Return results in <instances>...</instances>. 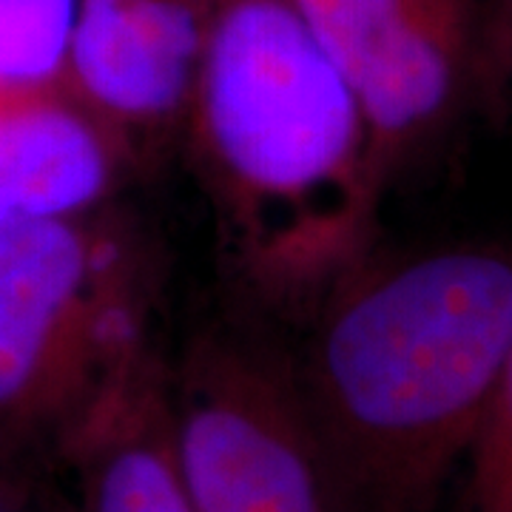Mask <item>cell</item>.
Here are the masks:
<instances>
[{
  "instance_id": "6da1fadb",
  "label": "cell",
  "mask_w": 512,
  "mask_h": 512,
  "mask_svg": "<svg viewBox=\"0 0 512 512\" xmlns=\"http://www.w3.org/2000/svg\"><path fill=\"white\" fill-rule=\"evenodd\" d=\"M305 316L293 376L339 512H433L512 345V248L370 251Z\"/></svg>"
},
{
  "instance_id": "7a4b0ae2",
  "label": "cell",
  "mask_w": 512,
  "mask_h": 512,
  "mask_svg": "<svg viewBox=\"0 0 512 512\" xmlns=\"http://www.w3.org/2000/svg\"><path fill=\"white\" fill-rule=\"evenodd\" d=\"M180 140L256 296L308 313L373 251L384 188L365 120L293 0H208Z\"/></svg>"
},
{
  "instance_id": "3957f363",
  "label": "cell",
  "mask_w": 512,
  "mask_h": 512,
  "mask_svg": "<svg viewBox=\"0 0 512 512\" xmlns=\"http://www.w3.org/2000/svg\"><path fill=\"white\" fill-rule=\"evenodd\" d=\"M157 262L114 208L0 234V473L57 456L77 421L148 350Z\"/></svg>"
},
{
  "instance_id": "277c9868",
  "label": "cell",
  "mask_w": 512,
  "mask_h": 512,
  "mask_svg": "<svg viewBox=\"0 0 512 512\" xmlns=\"http://www.w3.org/2000/svg\"><path fill=\"white\" fill-rule=\"evenodd\" d=\"M168 424L194 512H339L291 356L254 333L188 342L168 365Z\"/></svg>"
},
{
  "instance_id": "5b68a950",
  "label": "cell",
  "mask_w": 512,
  "mask_h": 512,
  "mask_svg": "<svg viewBox=\"0 0 512 512\" xmlns=\"http://www.w3.org/2000/svg\"><path fill=\"white\" fill-rule=\"evenodd\" d=\"M359 103L387 191L478 103L484 0H293Z\"/></svg>"
},
{
  "instance_id": "8992f818",
  "label": "cell",
  "mask_w": 512,
  "mask_h": 512,
  "mask_svg": "<svg viewBox=\"0 0 512 512\" xmlns=\"http://www.w3.org/2000/svg\"><path fill=\"white\" fill-rule=\"evenodd\" d=\"M208 0H80L66 94L140 160L183 137Z\"/></svg>"
},
{
  "instance_id": "52a82bcc",
  "label": "cell",
  "mask_w": 512,
  "mask_h": 512,
  "mask_svg": "<svg viewBox=\"0 0 512 512\" xmlns=\"http://www.w3.org/2000/svg\"><path fill=\"white\" fill-rule=\"evenodd\" d=\"M134 151L66 92L0 100V234L109 208Z\"/></svg>"
},
{
  "instance_id": "ba28073f",
  "label": "cell",
  "mask_w": 512,
  "mask_h": 512,
  "mask_svg": "<svg viewBox=\"0 0 512 512\" xmlns=\"http://www.w3.org/2000/svg\"><path fill=\"white\" fill-rule=\"evenodd\" d=\"M57 458L72 470L74 512H194L171 447L168 362L157 350L106 387Z\"/></svg>"
},
{
  "instance_id": "9c48e42d",
  "label": "cell",
  "mask_w": 512,
  "mask_h": 512,
  "mask_svg": "<svg viewBox=\"0 0 512 512\" xmlns=\"http://www.w3.org/2000/svg\"><path fill=\"white\" fill-rule=\"evenodd\" d=\"M80 0H0V100L66 92Z\"/></svg>"
},
{
  "instance_id": "30bf717a",
  "label": "cell",
  "mask_w": 512,
  "mask_h": 512,
  "mask_svg": "<svg viewBox=\"0 0 512 512\" xmlns=\"http://www.w3.org/2000/svg\"><path fill=\"white\" fill-rule=\"evenodd\" d=\"M464 464L470 512H512V345Z\"/></svg>"
},
{
  "instance_id": "8fae6325",
  "label": "cell",
  "mask_w": 512,
  "mask_h": 512,
  "mask_svg": "<svg viewBox=\"0 0 512 512\" xmlns=\"http://www.w3.org/2000/svg\"><path fill=\"white\" fill-rule=\"evenodd\" d=\"M478 103L512 114V0L481 3Z\"/></svg>"
},
{
  "instance_id": "7c38bea8",
  "label": "cell",
  "mask_w": 512,
  "mask_h": 512,
  "mask_svg": "<svg viewBox=\"0 0 512 512\" xmlns=\"http://www.w3.org/2000/svg\"><path fill=\"white\" fill-rule=\"evenodd\" d=\"M0 512H35L29 507V501L6 481L3 473H0Z\"/></svg>"
}]
</instances>
